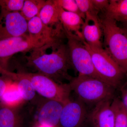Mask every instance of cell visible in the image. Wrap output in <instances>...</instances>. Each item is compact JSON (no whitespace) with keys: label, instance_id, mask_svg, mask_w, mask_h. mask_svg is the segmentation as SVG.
I'll list each match as a JSON object with an SVG mask.
<instances>
[{"label":"cell","instance_id":"cell-1","mask_svg":"<svg viewBox=\"0 0 127 127\" xmlns=\"http://www.w3.org/2000/svg\"><path fill=\"white\" fill-rule=\"evenodd\" d=\"M48 46H44L31 51L27 57L29 63L39 73L50 78H63L71 80L68 74V69L72 65L67 45L62 43L56 48H52L51 53H47L44 50Z\"/></svg>","mask_w":127,"mask_h":127},{"label":"cell","instance_id":"cell-19","mask_svg":"<svg viewBox=\"0 0 127 127\" xmlns=\"http://www.w3.org/2000/svg\"><path fill=\"white\" fill-rule=\"evenodd\" d=\"M111 105L115 114L114 127H127V111L120 98L114 97Z\"/></svg>","mask_w":127,"mask_h":127},{"label":"cell","instance_id":"cell-4","mask_svg":"<svg viewBox=\"0 0 127 127\" xmlns=\"http://www.w3.org/2000/svg\"><path fill=\"white\" fill-rule=\"evenodd\" d=\"M105 50L127 74V35L116 21L104 18L101 20Z\"/></svg>","mask_w":127,"mask_h":127},{"label":"cell","instance_id":"cell-13","mask_svg":"<svg viewBox=\"0 0 127 127\" xmlns=\"http://www.w3.org/2000/svg\"><path fill=\"white\" fill-rule=\"evenodd\" d=\"M59 6V19L64 32L76 36L82 41H84L81 32L84 19L79 15L66 11Z\"/></svg>","mask_w":127,"mask_h":127},{"label":"cell","instance_id":"cell-24","mask_svg":"<svg viewBox=\"0 0 127 127\" xmlns=\"http://www.w3.org/2000/svg\"><path fill=\"white\" fill-rule=\"evenodd\" d=\"M94 8L98 13L100 12H104L106 10L109 0H92Z\"/></svg>","mask_w":127,"mask_h":127},{"label":"cell","instance_id":"cell-10","mask_svg":"<svg viewBox=\"0 0 127 127\" xmlns=\"http://www.w3.org/2000/svg\"><path fill=\"white\" fill-rule=\"evenodd\" d=\"M113 100H103L95 104L88 116L87 123L91 127H114L115 114L111 105Z\"/></svg>","mask_w":127,"mask_h":127},{"label":"cell","instance_id":"cell-16","mask_svg":"<svg viewBox=\"0 0 127 127\" xmlns=\"http://www.w3.org/2000/svg\"><path fill=\"white\" fill-rule=\"evenodd\" d=\"M104 18L127 23V0H110Z\"/></svg>","mask_w":127,"mask_h":127},{"label":"cell","instance_id":"cell-18","mask_svg":"<svg viewBox=\"0 0 127 127\" xmlns=\"http://www.w3.org/2000/svg\"><path fill=\"white\" fill-rule=\"evenodd\" d=\"M17 118L11 107L0 103V127H16Z\"/></svg>","mask_w":127,"mask_h":127},{"label":"cell","instance_id":"cell-15","mask_svg":"<svg viewBox=\"0 0 127 127\" xmlns=\"http://www.w3.org/2000/svg\"><path fill=\"white\" fill-rule=\"evenodd\" d=\"M0 72L5 76L15 81L23 100L30 101L34 98L36 92L25 73L12 72L4 68L1 69Z\"/></svg>","mask_w":127,"mask_h":127},{"label":"cell","instance_id":"cell-22","mask_svg":"<svg viewBox=\"0 0 127 127\" xmlns=\"http://www.w3.org/2000/svg\"><path fill=\"white\" fill-rule=\"evenodd\" d=\"M58 4L65 11L79 15L84 20L86 16L82 14L75 0H56Z\"/></svg>","mask_w":127,"mask_h":127},{"label":"cell","instance_id":"cell-6","mask_svg":"<svg viewBox=\"0 0 127 127\" xmlns=\"http://www.w3.org/2000/svg\"><path fill=\"white\" fill-rule=\"evenodd\" d=\"M25 73L36 92L40 95L64 104L69 101L71 90L69 84H58L52 78L39 73Z\"/></svg>","mask_w":127,"mask_h":127},{"label":"cell","instance_id":"cell-14","mask_svg":"<svg viewBox=\"0 0 127 127\" xmlns=\"http://www.w3.org/2000/svg\"><path fill=\"white\" fill-rule=\"evenodd\" d=\"M38 16L48 27L54 29L63 28L59 19V6L56 0H46Z\"/></svg>","mask_w":127,"mask_h":127},{"label":"cell","instance_id":"cell-5","mask_svg":"<svg viewBox=\"0 0 127 127\" xmlns=\"http://www.w3.org/2000/svg\"><path fill=\"white\" fill-rule=\"evenodd\" d=\"M65 33L72 66L78 72V75L88 76L102 80L95 70L91 53L83 41L73 35Z\"/></svg>","mask_w":127,"mask_h":127},{"label":"cell","instance_id":"cell-26","mask_svg":"<svg viewBox=\"0 0 127 127\" xmlns=\"http://www.w3.org/2000/svg\"><path fill=\"white\" fill-rule=\"evenodd\" d=\"M9 84L6 79L0 76V100Z\"/></svg>","mask_w":127,"mask_h":127},{"label":"cell","instance_id":"cell-27","mask_svg":"<svg viewBox=\"0 0 127 127\" xmlns=\"http://www.w3.org/2000/svg\"><path fill=\"white\" fill-rule=\"evenodd\" d=\"M124 24L125 26H124V27L123 28V29L125 31L127 35V23H124Z\"/></svg>","mask_w":127,"mask_h":127},{"label":"cell","instance_id":"cell-20","mask_svg":"<svg viewBox=\"0 0 127 127\" xmlns=\"http://www.w3.org/2000/svg\"><path fill=\"white\" fill-rule=\"evenodd\" d=\"M0 100L3 104L10 107L18 104L23 101L16 82L9 84Z\"/></svg>","mask_w":127,"mask_h":127},{"label":"cell","instance_id":"cell-28","mask_svg":"<svg viewBox=\"0 0 127 127\" xmlns=\"http://www.w3.org/2000/svg\"><path fill=\"white\" fill-rule=\"evenodd\" d=\"M39 127H48V126H45V125H40V126Z\"/></svg>","mask_w":127,"mask_h":127},{"label":"cell","instance_id":"cell-23","mask_svg":"<svg viewBox=\"0 0 127 127\" xmlns=\"http://www.w3.org/2000/svg\"><path fill=\"white\" fill-rule=\"evenodd\" d=\"M82 14L86 16V14H89L98 16V14L95 8L92 0H75Z\"/></svg>","mask_w":127,"mask_h":127},{"label":"cell","instance_id":"cell-9","mask_svg":"<svg viewBox=\"0 0 127 127\" xmlns=\"http://www.w3.org/2000/svg\"><path fill=\"white\" fill-rule=\"evenodd\" d=\"M88 113L85 103L79 99L64 104L59 124L62 127H85Z\"/></svg>","mask_w":127,"mask_h":127},{"label":"cell","instance_id":"cell-8","mask_svg":"<svg viewBox=\"0 0 127 127\" xmlns=\"http://www.w3.org/2000/svg\"><path fill=\"white\" fill-rule=\"evenodd\" d=\"M28 32V21L20 12L0 14V40L23 36Z\"/></svg>","mask_w":127,"mask_h":127},{"label":"cell","instance_id":"cell-25","mask_svg":"<svg viewBox=\"0 0 127 127\" xmlns=\"http://www.w3.org/2000/svg\"><path fill=\"white\" fill-rule=\"evenodd\" d=\"M121 94L120 99L124 107L127 111V79L120 88Z\"/></svg>","mask_w":127,"mask_h":127},{"label":"cell","instance_id":"cell-2","mask_svg":"<svg viewBox=\"0 0 127 127\" xmlns=\"http://www.w3.org/2000/svg\"><path fill=\"white\" fill-rule=\"evenodd\" d=\"M78 99L87 104H96L113 100L116 89L101 79L88 76L78 75L71 79L69 84Z\"/></svg>","mask_w":127,"mask_h":127},{"label":"cell","instance_id":"cell-12","mask_svg":"<svg viewBox=\"0 0 127 127\" xmlns=\"http://www.w3.org/2000/svg\"><path fill=\"white\" fill-rule=\"evenodd\" d=\"M64 103L55 100H50L42 106L38 116L40 125L55 127L59 124Z\"/></svg>","mask_w":127,"mask_h":127},{"label":"cell","instance_id":"cell-21","mask_svg":"<svg viewBox=\"0 0 127 127\" xmlns=\"http://www.w3.org/2000/svg\"><path fill=\"white\" fill-rule=\"evenodd\" d=\"M24 0H0V14L20 12L23 8Z\"/></svg>","mask_w":127,"mask_h":127},{"label":"cell","instance_id":"cell-3","mask_svg":"<svg viewBox=\"0 0 127 127\" xmlns=\"http://www.w3.org/2000/svg\"><path fill=\"white\" fill-rule=\"evenodd\" d=\"M83 43L91 53L96 72L101 79L115 89L120 88L127 79V74L103 48Z\"/></svg>","mask_w":127,"mask_h":127},{"label":"cell","instance_id":"cell-11","mask_svg":"<svg viewBox=\"0 0 127 127\" xmlns=\"http://www.w3.org/2000/svg\"><path fill=\"white\" fill-rule=\"evenodd\" d=\"M81 32L84 41L89 45L103 48L101 39L103 32L101 20L98 16L86 14Z\"/></svg>","mask_w":127,"mask_h":127},{"label":"cell","instance_id":"cell-17","mask_svg":"<svg viewBox=\"0 0 127 127\" xmlns=\"http://www.w3.org/2000/svg\"><path fill=\"white\" fill-rule=\"evenodd\" d=\"M45 1L43 0H26L21 13L28 21L38 15Z\"/></svg>","mask_w":127,"mask_h":127},{"label":"cell","instance_id":"cell-7","mask_svg":"<svg viewBox=\"0 0 127 127\" xmlns=\"http://www.w3.org/2000/svg\"><path fill=\"white\" fill-rule=\"evenodd\" d=\"M48 45L29 34L0 40V59H8L20 52L31 51Z\"/></svg>","mask_w":127,"mask_h":127},{"label":"cell","instance_id":"cell-29","mask_svg":"<svg viewBox=\"0 0 127 127\" xmlns=\"http://www.w3.org/2000/svg\"></svg>","mask_w":127,"mask_h":127}]
</instances>
